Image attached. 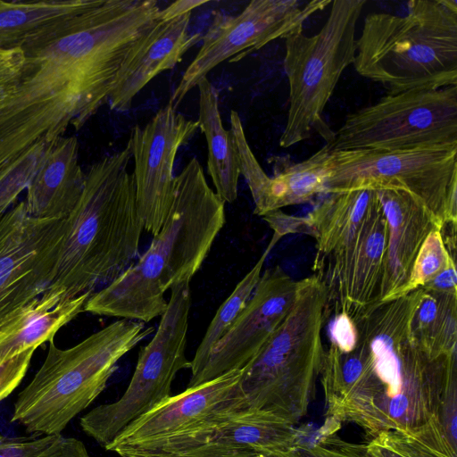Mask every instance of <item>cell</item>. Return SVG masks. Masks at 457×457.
<instances>
[{
	"label": "cell",
	"instance_id": "obj_1",
	"mask_svg": "<svg viewBox=\"0 0 457 457\" xmlns=\"http://www.w3.org/2000/svg\"><path fill=\"white\" fill-rule=\"evenodd\" d=\"M154 0H96L27 37L19 82L0 103V179L34 174L70 126L104 104L126 58L161 16Z\"/></svg>",
	"mask_w": 457,
	"mask_h": 457
},
{
	"label": "cell",
	"instance_id": "obj_2",
	"mask_svg": "<svg viewBox=\"0 0 457 457\" xmlns=\"http://www.w3.org/2000/svg\"><path fill=\"white\" fill-rule=\"evenodd\" d=\"M422 294L376 303L353 320L354 348L328 352L320 376L327 420L354 423L371 438L439 416L457 380L456 353L434 357L416 343L411 321Z\"/></svg>",
	"mask_w": 457,
	"mask_h": 457
},
{
	"label": "cell",
	"instance_id": "obj_3",
	"mask_svg": "<svg viewBox=\"0 0 457 457\" xmlns=\"http://www.w3.org/2000/svg\"><path fill=\"white\" fill-rule=\"evenodd\" d=\"M225 221V202L193 157L176 176L171 207L148 249L117 279L94 293L84 311L144 323L162 316L168 305L166 291L191 280Z\"/></svg>",
	"mask_w": 457,
	"mask_h": 457
},
{
	"label": "cell",
	"instance_id": "obj_4",
	"mask_svg": "<svg viewBox=\"0 0 457 457\" xmlns=\"http://www.w3.org/2000/svg\"><path fill=\"white\" fill-rule=\"evenodd\" d=\"M131 158L128 143L92 164L80 199L65 218L55 275L48 287L68 298L93 295L138 257L144 228L134 176L128 170Z\"/></svg>",
	"mask_w": 457,
	"mask_h": 457
},
{
	"label": "cell",
	"instance_id": "obj_5",
	"mask_svg": "<svg viewBox=\"0 0 457 457\" xmlns=\"http://www.w3.org/2000/svg\"><path fill=\"white\" fill-rule=\"evenodd\" d=\"M406 15L368 14L355 41L358 74L387 94L457 86V1L411 0Z\"/></svg>",
	"mask_w": 457,
	"mask_h": 457
},
{
	"label": "cell",
	"instance_id": "obj_6",
	"mask_svg": "<svg viewBox=\"0 0 457 457\" xmlns=\"http://www.w3.org/2000/svg\"><path fill=\"white\" fill-rule=\"evenodd\" d=\"M153 332L144 322L120 319L70 348L51 340L43 364L16 398L11 421L31 435H62L104 390L118 361Z\"/></svg>",
	"mask_w": 457,
	"mask_h": 457
},
{
	"label": "cell",
	"instance_id": "obj_7",
	"mask_svg": "<svg viewBox=\"0 0 457 457\" xmlns=\"http://www.w3.org/2000/svg\"><path fill=\"white\" fill-rule=\"evenodd\" d=\"M328 318L324 286L314 276L299 280L289 313L243 368L247 408L271 411L295 425L307 414L322 369Z\"/></svg>",
	"mask_w": 457,
	"mask_h": 457
},
{
	"label": "cell",
	"instance_id": "obj_8",
	"mask_svg": "<svg viewBox=\"0 0 457 457\" xmlns=\"http://www.w3.org/2000/svg\"><path fill=\"white\" fill-rule=\"evenodd\" d=\"M365 0H335L320 31H303L285 38L284 70L289 85V107L279 145L287 148L318 133L326 144L335 131L323 111L347 66L353 63L355 31Z\"/></svg>",
	"mask_w": 457,
	"mask_h": 457
},
{
	"label": "cell",
	"instance_id": "obj_9",
	"mask_svg": "<svg viewBox=\"0 0 457 457\" xmlns=\"http://www.w3.org/2000/svg\"><path fill=\"white\" fill-rule=\"evenodd\" d=\"M324 193L398 189L420 201L439 226L457 221V145L407 151L330 153Z\"/></svg>",
	"mask_w": 457,
	"mask_h": 457
},
{
	"label": "cell",
	"instance_id": "obj_10",
	"mask_svg": "<svg viewBox=\"0 0 457 457\" xmlns=\"http://www.w3.org/2000/svg\"><path fill=\"white\" fill-rule=\"evenodd\" d=\"M191 307L190 281L170 288L154 337L140 348L137 366L122 396L98 405L80 418L82 430L105 448L130 423L171 395L179 371L190 369L186 357Z\"/></svg>",
	"mask_w": 457,
	"mask_h": 457
},
{
	"label": "cell",
	"instance_id": "obj_11",
	"mask_svg": "<svg viewBox=\"0 0 457 457\" xmlns=\"http://www.w3.org/2000/svg\"><path fill=\"white\" fill-rule=\"evenodd\" d=\"M326 145L331 152L457 145V86L387 94L349 114Z\"/></svg>",
	"mask_w": 457,
	"mask_h": 457
},
{
	"label": "cell",
	"instance_id": "obj_12",
	"mask_svg": "<svg viewBox=\"0 0 457 457\" xmlns=\"http://www.w3.org/2000/svg\"><path fill=\"white\" fill-rule=\"evenodd\" d=\"M331 1L252 0L237 15L220 11L202 36L203 44L171 93L176 108L207 74L224 61L237 62L271 41L303 31L304 21Z\"/></svg>",
	"mask_w": 457,
	"mask_h": 457
},
{
	"label": "cell",
	"instance_id": "obj_13",
	"mask_svg": "<svg viewBox=\"0 0 457 457\" xmlns=\"http://www.w3.org/2000/svg\"><path fill=\"white\" fill-rule=\"evenodd\" d=\"M64 219H38L24 201L0 219V323L40 296L55 275Z\"/></svg>",
	"mask_w": 457,
	"mask_h": 457
},
{
	"label": "cell",
	"instance_id": "obj_14",
	"mask_svg": "<svg viewBox=\"0 0 457 457\" xmlns=\"http://www.w3.org/2000/svg\"><path fill=\"white\" fill-rule=\"evenodd\" d=\"M387 239L381 208L329 253L315 255L312 276L324 286L329 316L343 312L353 320L380 302Z\"/></svg>",
	"mask_w": 457,
	"mask_h": 457
},
{
	"label": "cell",
	"instance_id": "obj_15",
	"mask_svg": "<svg viewBox=\"0 0 457 457\" xmlns=\"http://www.w3.org/2000/svg\"><path fill=\"white\" fill-rule=\"evenodd\" d=\"M199 129L170 103L144 127L135 126L128 143L134 159L136 202L143 228L155 236L162 228L175 194L173 167L179 149Z\"/></svg>",
	"mask_w": 457,
	"mask_h": 457
},
{
	"label": "cell",
	"instance_id": "obj_16",
	"mask_svg": "<svg viewBox=\"0 0 457 457\" xmlns=\"http://www.w3.org/2000/svg\"><path fill=\"white\" fill-rule=\"evenodd\" d=\"M243 369L170 395L127 426L104 449L129 446L187 434L247 408L241 382Z\"/></svg>",
	"mask_w": 457,
	"mask_h": 457
},
{
	"label": "cell",
	"instance_id": "obj_17",
	"mask_svg": "<svg viewBox=\"0 0 457 457\" xmlns=\"http://www.w3.org/2000/svg\"><path fill=\"white\" fill-rule=\"evenodd\" d=\"M297 287L298 281L280 267L267 269L242 312L216 344L203 369L190 377L187 388L243 369L287 316Z\"/></svg>",
	"mask_w": 457,
	"mask_h": 457
},
{
	"label": "cell",
	"instance_id": "obj_18",
	"mask_svg": "<svg viewBox=\"0 0 457 457\" xmlns=\"http://www.w3.org/2000/svg\"><path fill=\"white\" fill-rule=\"evenodd\" d=\"M191 12L161 19L132 49L119 71L108 104L111 110H130L135 96L158 74L172 70L202 39L188 31Z\"/></svg>",
	"mask_w": 457,
	"mask_h": 457
},
{
	"label": "cell",
	"instance_id": "obj_19",
	"mask_svg": "<svg viewBox=\"0 0 457 457\" xmlns=\"http://www.w3.org/2000/svg\"><path fill=\"white\" fill-rule=\"evenodd\" d=\"M388 226L380 302L406 295L418 253L428 235L441 228L430 212L409 193L377 190Z\"/></svg>",
	"mask_w": 457,
	"mask_h": 457
},
{
	"label": "cell",
	"instance_id": "obj_20",
	"mask_svg": "<svg viewBox=\"0 0 457 457\" xmlns=\"http://www.w3.org/2000/svg\"><path fill=\"white\" fill-rule=\"evenodd\" d=\"M85 181L77 137H59L26 188L23 201L29 214L38 219L66 218L80 199Z\"/></svg>",
	"mask_w": 457,
	"mask_h": 457
},
{
	"label": "cell",
	"instance_id": "obj_21",
	"mask_svg": "<svg viewBox=\"0 0 457 457\" xmlns=\"http://www.w3.org/2000/svg\"><path fill=\"white\" fill-rule=\"evenodd\" d=\"M89 293L68 298L51 287L0 323V366L18 353L37 349L84 312Z\"/></svg>",
	"mask_w": 457,
	"mask_h": 457
},
{
	"label": "cell",
	"instance_id": "obj_22",
	"mask_svg": "<svg viewBox=\"0 0 457 457\" xmlns=\"http://www.w3.org/2000/svg\"><path fill=\"white\" fill-rule=\"evenodd\" d=\"M331 151L325 145L315 154L300 162L288 157H272L273 176L255 200L253 213L263 215L283 207L311 202L316 195L324 193L329 175L328 158Z\"/></svg>",
	"mask_w": 457,
	"mask_h": 457
},
{
	"label": "cell",
	"instance_id": "obj_23",
	"mask_svg": "<svg viewBox=\"0 0 457 457\" xmlns=\"http://www.w3.org/2000/svg\"><path fill=\"white\" fill-rule=\"evenodd\" d=\"M199 90V129L204 134L207 147V171L216 194L225 202L237 197L240 176L237 147L231 131L225 129L219 109V93L206 78L197 85Z\"/></svg>",
	"mask_w": 457,
	"mask_h": 457
},
{
	"label": "cell",
	"instance_id": "obj_24",
	"mask_svg": "<svg viewBox=\"0 0 457 457\" xmlns=\"http://www.w3.org/2000/svg\"><path fill=\"white\" fill-rule=\"evenodd\" d=\"M298 434L295 424L271 411L245 408L218 424L207 443L255 453L286 451L295 445Z\"/></svg>",
	"mask_w": 457,
	"mask_h": 457
},
{
	"label": "cell",
	"instance_id": "obj_25",
	"mask_svg": "<svg viewBox=\"0 0 457 457\" xmlns=\"http://www.w3.org/2000/svg\"><path fill=\"white\" fill-rule=\"evenodd\" d=\"M96 0H0V47L12 49L40 29L80 12Z\"/></svg>",
	"mask_w": 457,
	"mask_h": 457
},
{
	"label": "cell",
	"instance_id": "obj_26",
	"mask_svg": "<svg viewBox=\"0 0 457 457\" xmlns=\"http://www.w3.org/2000/svg\"><path fill=\"white\" fill-rule=\"evenodd\" d=\"M456 312L457 293L423 289L411 321L419 346L434 357L456 353Z\"/></svg>",
	"mask_w": 457,
	"mask_h": 457
},
{
	"label": "cell",
	"instance_id": "obj_27",
	"mask_svg": "<svg viewBox=\"0 0 457 457\" xmlns=\"http://www.w3.org/2000/svg\"><path fill=\"white\" fill-rule=\"evenodd\" d=\"M366 446L370 457H456L439 416L417 427L382 431Z\"/></svg>",
	"mask_w": 457,
	"mask_h": 457
},
{
	"label": "cell",
	"instance_id": "obj_28",
	"mask_svg": "<svg viewBox=\"0 0 457 457\" xmlns=\"http://www.w3.org/2000/svg\"><path fill=\"white\" fill-rule=\"evenodd\" d=\"M278 241L275 237H271L266 250L254 266L237 283L231 294L217 310L195 351L194 358L190 361L191 377L195 376L203 369L216 344L228 331L245 307L261 278L264 262Z\"/></svg>",
	"mask_w": 457,
	"mask_h": 457
},
{
	"label": "cell",
	"instance_id": "obj_29",
	"mask_svg": "<svg viewBox=\"0 0 457 457\" xmlns=\"http://www.w3.org/2000/svg\"><path fill=\"white\" fill-rule=\"evenodd\" d=\"M341 424L326 420L310 440L299 436L287 451L293 457H370L365 444L347 442L337 436Z\"/></svg>",
	"mask_w": 457,
	"mask_h": 457
},
{
	"label": "cell",
	"instance_id": "obj_30",
	"mask_svg": "<svg viewBox=\"0 0 457 457\" xmlns=\"http://www.w3.org/2000/svg\"><path fill=\"white\" fill-rule=\"evenodd\" d=\"M452 263L455 260L445 247L441 228H437L428 235L418 253L406 294L422 287Z\"/></svg>",
	"mask_w": 457,
	"mask_h": 457
},
{
	"label": "cell",
	"instance_id": "obj_31",
	"mask_svg": "<svg viewBox=\"0 0 457 457\" xmlns=\"http://www.w3.org/2000/svg\"><path fill=\"white\" fill-rule=\"evenodd\" d=\"M60 436H9L0 434V457H37Z\"/></svg>",
	"mask_w": 457,
	"mask_h": 457
},
{
	"label": "cell",
	"instance_id": "obj_32",
	"mask_svg": "<svg viewBox=\"0 0 457 457\" xmlns=\"http://www.w3.org/2000/svg\"><path fill=\"white\" fill-rule=\"evenodd\" d=\"M35 350L23 351L0 366V402L19 386L29 370Z\"/></svg>",
	"mask_w": 457,
	"mask_h": 457
},
{
	"label": "cell",
	"instance_id": "obj_33",
	"mask_svg": "<svg viewBox=\"0 0 457 457\" xmlns=\"http://www.w3.org/2000/svg\"><path fill=\"white\" fill-rule=\"evenodd\" d=\"M23 55L20 47L12 48L0 59V103L14 91L20 79Z\"/></svg>",
	"mask_w": 457,
	"mask_h": 457
},
{
	"label": "cell",
	"instance_id": "obj_34",
	"mask_svg": "<svg viewBox=\"0 0 457 457\" xmlns=\"http://www.w3.org/2000/svg\"><path fill=\"white\" fill-rule=\"evenodd\" d=\"M330 344L342 352L352 351L357 342V330L353 320L345 313L334 315L329 326Z\"/></svg>",
	"mask_w": 457,
	"mask_h": 457
},
{
	"label": "cell",
	"instance_id": "obj_35",
	"mask_svg": "<svg viewBox=\"0 0 457 457\" xmlns=\"http://www.w3.org/2000/svg\"><path fill=\"white\" fill-rule=\"evenodd\" d=\"M255 452L209 442L190 449L158 457H256Z\"/></svg>",
	"mask_w": 457,
	"mask_h": 457
},
{
	"label": "cell",
	"instance_id": "obj_36",
	"mask_svg": "<svg viewBox=\"0 0 457 457\" xmlns=\"http://www.w3.org/2000/svg\"><path fill=\"white\" fill-rule=\"evenodd\" d=\"M262 219L274 231L273 237L278 240L287 234L303 233L309 235L305 216L290 215L281 210H277L263 215Z\"/></svg>",
	"mask_w": 457,
	"mask_h": 457
},
{
	"label": "cell",
	"instance_id": "obj_37",
	"mask_svg": "<svg viewBox=\"0 0 457 457\" xmlns=\"http://www.w3.org/2000/svg\"><path fill=\"white\" fill-rule=\"evenodd\" d=\"M37 457H89V454L80 440L61 435Z\"/></svg>",
	"mask_w": 457,
	"mask_h": 457
},
{
	"label": "cell",
	"instance_id": "obj_38",
	"mask_svg": "<svg viewBox=\"0 0 457 457\" xmlns=\"http://www.w3.org/2000/svg\"><path fill=\"white\" fill-rule=\"evenodd\" d=\"M422 288L430 291L457 293L455 263L447 266L438 275L426 283Z\"/></svg>",
	"mask_w": 457,
	"mask_h": 457
},
{
	"label": "cell",
	"instance_id": "obj_39",
	"mask_svg": "<svg viewBox=\"0 0 457 457\" xmlns=\"http://www.w3.org/2000/svg\"><path fill=\"white\" fill-rule=\"evenodd\" d=\"M207 1L203 0H179L171 3L166 8L161 11V19L170 20L177 16L185 14L187 12H192V11L204 4Z\"/></svg>",
	"mask_w": 457,
	"mask_h": 457
},
{
	"label": "cell",
	"instance_id": "obj_40",
	"mask_svg": "<svg viewBox=\"0 0 457 457\" xmlns=\"http://www.w3.org/2000/svg\"><path fill=\"white\" fill-rule=\"evenodd\" d=\"M256 457H293L290 453L286 451H274V452H264L257 453Z\"/></svg>",
	"mask_w": 457,
	"mask_h": 457
},
{
	"label": "cell",
	"instance_id": "obj_41",
	"mask_svg": "<svg viewBox=\"0 0 457 457\" xmlns=\"http://www.w3.org/2000/svg\"><path fill=\"white\" fill-rule=\"evenodd\" d=\"M11 49H4L0 47V59L3 58Z\"/></svg>",
	"mask_w": 457,
	"mask_h": 457
}]
</instances>
